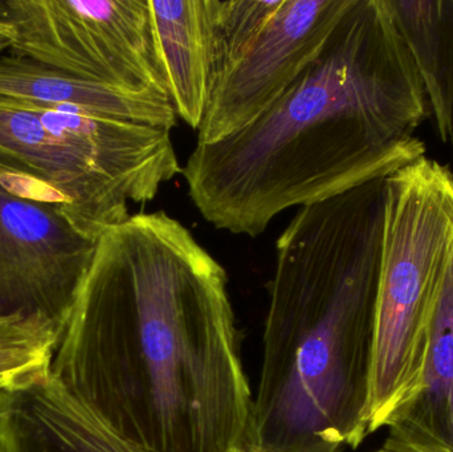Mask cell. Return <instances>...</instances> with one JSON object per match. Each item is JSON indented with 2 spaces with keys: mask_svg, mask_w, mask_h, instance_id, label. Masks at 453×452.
Returning a JSON list of instances; mask_svg holds the SVG:
<instances>
[{
  "mask_svg": "<svg viewBox=\"0 0 453 452\" xmlns=\"http://www.w3.org/2000/svg\"><path fill=\"white\" fill-rule=\"evenodd\" d=\"M0 452H7L5 450L4 437H3L2 425H0Z\"/></svg>",
  "mask_w": 453,
  "mask_h": 452,
  "instance_id": "obj_18",
  "label": "cell"
},
{
  "mask_svg": "<svg viewBox=\"0 0 453 452\" xmlns=\"http://www.w3.org/2000/svg\"><path fill=\"white\" fill-rule=\"evenodd\" d=\"M7 452H149L122 437L52 372L0 392Z\"/></svg>",
  "mask_w": 453,
  "mask_h": 452,
  "instance_id": "obj_9",
  "label": "cell"
},
{
  "mask_svg": "<svg viewBox=\"0 0 453 452\" xmlns=\"http://www.w3.org/2000/svg\"><path fill=\"white\" fill-rule=\"evenodd\" d=\"M428 113L385 0H353L284 95L234 134L196 143L182 174L210 225L256 238L290 207L426 156L415 132Z\"/></svg>",
  "mask_w": 453,
  "mask_h": 452,
  "instance_id": "obj_2",
  "label": "cell"
},
{
  "mask_svg": "<svg viewBox=\"0 0 453 452\" xmlns=\"http://www.w3.org/2000/svg\"><path fill=\"white\" fill-rule=\"evenodd\" d=\"M149 7L173 108L198 130L209 97L203 0H149Z\"/></svg>",
  "mask_w": 453,
  "mask_h": 452,
  "instance_id": "obj_12",
  "label": "cell"
},
{
  "mask_svg": "<svg viewBox=\"0 0 453 452\" xmlns=\"http://www.w3.org/2000/svg\"><path fill=\"white\" fill-rule=\"evenodd\" d=\"M96 243L58 206L19 198L0 186V305L4 312H42L63 326Z\"/></svg>",
  "mask_w": 453,
  "mask_h": 452,
  "instance_id": "obj_8",
  "label": "cell"
},
{
  "mask_svg": "<svg viewBox=\"0 0 453 452\" xmlns=\"http://www.w3.org/2000/svg\"><path fill=\"white\" fill-rule=\"evenodd\" d=\"M353 0H280L260 34L210 85L198 142L234 134L271 108L321 52Z\"/></svg>",
  "mask_w": 453,
  "mask_h": 452,
  "instance_id": "obj_7",
  "label": "cell"
},
{
  "mask_svg": "<svg viewBox=\"0 0 453 452\" xmlns=\"http://www.w3.org/2000/svg\"><path fill=\"white\" fill-rule=\"evenodd\" d=\"M390 174L300 207L277 239L245 445L266 452H338L369 437Z\"/></svg>",
  "mask_w": 453,
  "mask_h": 452,
  "instance_id": "obj_3",
  "label": "cell"
},
{
  "mask_svg": "<svg viewBox=\"0 0 453 452\" xmlns=\"http://www.w3.org/2000/svg\"><path fill=\"white\" fill-rule=\"evenodd\" d=\"M385 429L388 450L453 452V257L434 308L419 379Z\"/></svg>",
  "mask_w": 453,
  "mask_h": 452,
  "instance_id": "obj_10",
  "label": "cell"
},
{
  "mask_svg": "<svg viewBox=\"0 0 453 452\" xmlns=\"http://www.w3.org/2000/svg\"><path fill=\"white\" fill-rule=\"evenodd\" d=\"M182 172L170 130L0 96V186L97 241Z\"/></svg>",
  "mask_w": 453,
  "mask_h": 452,
  "instance_id": "obj_4",
  "label": "cell"
},
{
  "mask_svg": "<svg viewBox=\"0 0 453 452\" xmlns=\"http://www.w3.org/2000/svg\"><path fill=\"white\" fill-rule=\"evenodd\" d=\"M422 80L441 142L453 143V0H385Z\"/></svg>",
  "mask_w": 453,
  "mask_h": 452,
  "instance_id": "obj_13",
  "label": "cell"
},
{
  "mask_svg": "<svg viewBox=\"0 0 453 452\" xmlns=\"http://www.w3.org/2000/svg\"><path fill=\"white\" fill-rule=\"evenodd\" d=\"M280 0H203L210 85L266 26Z\"/></svg>",
  "mask_w": 453,
  "mask_h": 452,
  "instance_id": "obj_15",
  "label": "cell"
},
{
  "mask_svg": "<svg viewBox=\"0 0 453 452\" xmlns=\"http://www.w3.org/2000/svg\"><path fill=\"white\" fill-rule=\"evenodd\" d=\"M234 452H266L260 450V448H255L252 445H244L242 448H236Z\"/></svg>",
  "mask_w": 453,
  "mask_h": 452,
  "instance_id": "obj_17",
  "label": "cell"
},
{
  "mask_svg": "<svg viewBox=\"0 0 453 452\" xmlns=\"http://www.w3.org/2000/svg\"><path fill=\"white\" fill-rule=\"evenodd\" d=\"M53 376L149 452H234L253 395L225 268L164 211L101 234Z\"/></svg>",
  "mask_w": 453,
  "mask_h": 452,
  "instance_id": "obj_1",
  "label": "cell"
},
{
  "mask_svg": "<svg viewBox=\"0 0 453 452\" xmlns=\"http://www.w3.org/2000/svg\"><path fill=\"white\" fill-rule=\"evenodd\" d=\"M0 96L77 109L170 132L177 125L178 117L167 96L124 92L87 81L13 50L0 55Z\"/></svg>",
  "mask_w": 453,
  "mask_h": 452,
  "instance_id": "obj_11",
  "label": "cell"
},
{
  "mask_svg": "<svg viewBox=\"0 0 453 452\" xmlns=\"http://www.w3.org/2000/svg\"><path fill=\"white\" fill-rule=\"evenodd\" d=\"M452 146H453V143H452Z\"/></svg>",
  "mask_w": 453,
  "mask_h": 452,
  "instance_id": "obj_20",
  "label": "cell"
},
{
  "mask_svg": "<svg viewBox=\"0 0 453 452\" xmlns=\"http://www.w3.org/2000/svg\"><path fill=\"white\" fill-rule=\"evenodd\" d=\"M61 324L42 312H0V392L50 373Z\"/></svg>",
  "mask_w": 453,
  "mask_h": 452,
  "instance_id": "obj_14",
  "label": "cell"
},
{
  "mask_svg": "<svg viewBox=\"0 0 453 452\" xmlns=\"http://www.w3.org/2000/svg\"><path fill=\"white\" fill-rule=\"evenodd\" d=\"M13 52L87 81L169 96L149 0H8Z\"/></svg>",
  "mask_w": 453,
  "mask_h": 452,
  "instance_id": "obj_6",
  "label": "cell"
},
{
  "mask_svg": "<svg viewBox=\"0 0 453 452\" xmlns=\"http://www.w3.org/2000/svg\"><path fill=\"white\" fill-rule=\"evenodd\" d=\"M453 257V174L423 156L386 180L367 424L385 429L414 389L431 318Z\"/></svg>",
  "mask_w": 453,
  "mask_h": 452,
  "instance_id": "obj_5",
  "label": "cell"
},
{
  "mask_svg": "<svg viewBox=\"0 0 453 452\" xmlns=\"http://www.w3.org/2000/svg\"><path fill=\"white\" fill-rule=\"evenodd\" d=\"M16 42L15 28L5 21L2 16V8H0V55L12 50Z\"/></svg>",
  "mask_w": 453,
  "mask_h": 452,
  "instance_id": "obj_16",
  "label": "cell"
},
{
  "mask_svg": "<svg viewBox=\"0 0 453 452\" xmlns=\"http://www.w3.org/2000/svg\"><path fill=\"white\" fill-rule=\"evenodd\" d=\"M374 452H394V451H390V450H388V448H380V450L374 451Z\"/></svg>",
  "mask_w": 453,
  "mask_h": 452,
  "instance_id": "obj_19",
  "label": "cell"
}]
</instances>
